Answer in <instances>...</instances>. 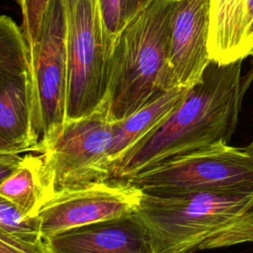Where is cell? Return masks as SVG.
Instances as JSON below:
<instances>
[{"label":"cell","instance_id":"obj_1","mask_svg":"<svg viewBox=\"0 0 253 253\" xmlns=\"http://www.w3.org/2000/svg\"><path fill=\"white\" fill-rule=\"evenodd\" d=\"M242 60H211L181 103L113 167L111 179L127 180L165 159L216 144H228L252 78L241 76Z\"/></svg>","mask_w":253,"mask_h":253},{"label":"cell","instance_id":"obj_2","mask_svg":"<svg viewBox=\"0 0 253 253\" xmlns=\"http://www.w3.org/2000/svg\"><path fill=\"white\" fill-rule=\"evenodd\" d=\"M134 213L153 253H195L253 243V194L142 192Z\"/></svg>","mask_w":253,"mask_h":253},{"label":"cell","instance_id":"obj_3","mask_svg":"<svg viewBox=\"0 0 253 253\" xmlns=\"http://www.w3.org/2000/svg\"><path fill=\"white\" fill-rule=\"evenodd\" d=\"M175 1H151L117 36L108 57V88L102 106L111 122L124 120L169 91L166 65Z\"/></svg>","mask_w":253,"mask_h":253},{"label":"cell","instance_id":"obj_4","mask_svg":"<svg viewBox=\"0 0 253 253\" xmlns=\"http://www.w3.org/2000/svg\"><path fill=\"white\" fill-rule=\"evenodd\" d=\"M67 18L51 0L41 34L28 49L32 152L50 151L67 123Z\"/></svg>","mask_w":253,"mask_h":253},{"label":"cell","instance_id":"obj_5","mask_svg":"<svg viewBox=\"0 0 253 253\" xmlns=\"http://www.w3.org/2000/svg\"><path fill=\"white\" fill-rule=\"evenodd\" d=\"M126 181L159 196L253 194V160L244 149L216 144L165 159Z\"/></svg>","mask_w":253,"mask_h":253},{"label":"cell","instance_id":"obj_6","mask_svg":"<svg viewBox=\"0 0 253 253\" xmlns=\"http://www.w3.org/2000/svg\"><path fill=\"white\" fill-rule=\"evenodd\" d=\"M67 18V121L100 109L108 88V54L96 0H78Z\"/></svg>","mask_w":253,"mask_h":253},{"label":"cell","instance_id":"obj_7","mask_svg":"<svg viewBox=\"0 0 253 253\" xmlns=\"http://www.w3.org/2000/svg\"><path fill=\"white\" fill-rule=\"evenodd\" d=\"M114 138V123L103 107L94 113L67 121L64 130L46 152L55 192L111 179L108 159Z\"/></svg>","mask_w":253,"mask_h":253},{"label":"cell","instance_id":"obj_8","mask_svg":"<svg viewBox=\"0 0 253 253\" xmlns=\"http://www.w3.org/2000/svg\"><path fill=\"white\" fill-rule=\"evenodd\" d=\"M141 190L126 180L109 179L56 191L38 216L47 240L66 230L134 213Z\"/></svg>","mask_w":253,"mask_h":253},{"label":"cell","instance_id":"obj_9","mask_svg":"<svg viewBox=\"0 0 253 253\" xmlns=\"http://www.w3.org/2000/svg\"><path fill=\"white\" fill-rule=\"evenodd\" d=\"M211 0H176L173 6L166 81L169 90L199 82L211 60L209 52Z\"/></svg>","mask_w":253,"mask_h":253},{"label":"cell","instance_id":"obj_10","mask_svg":"<svg viewBox=\"0 0 253 253\" xmlns=\"http://www.w3.org/2000/svg\"><path fill=\"white\" fill-rule=\"evenodd\" d=\"M46 241L51 253H153L135 213L75 227Z\"/></svg>","mask_w":253,"mask_h":253},{"label":"cell","instance_id":"obj_11","mask_svg":"<svg viewBox=\"0 0 253 253\" xmlns=\"http://www.w3.org/2000/svg\"><path fill=\"white\" fill-rule=\"evenodd\" d=\"M209 52L212 60H243L253 49V0H211Z\"/></svg>","mask_w":253,"mask_h":253},{"label":"cell","instance_id":"obj_12","mask_svg":"<svg viewBox=\"0 0 253 253\" xmlns=\"http://www.w3.org/2000/svg\"><path fill=\"white\" fill-rule=\"evenodd\" d=\"M54 193L53 175L45 153L27 152L17 169L0 184V196L27 217L38 216Z\"/></svg>","mask_w":253,"mask_h":253},{"label":"cell","instance_id":"obj_13","mask_svg":"<svg viewBox=\"0 0 253 253\" xmlns=\"http://www.w3.org/2000/svg\"><path fill=\"white\" fill-rule=\"evenodd\" d=\"M0 137L19 153L32 152L29 69L0 76Z\"/></svg>","mask_w":253,"mask_h":253},{"label":"cell","instance_id":"obj_14","mask_svg":"<svg viewBox=\"0 0 253 253\" xmlns=\"http://www.w3.org/2000/svg\"><path fill=\"white\" fill-rule=\"evenodd\" d=\"M188 89L169 90L124 120L114 123V138L108 154L112 170L134 144L157 126L181 103Z\"/></svg>","mask_w":253,"mask_h":253},{"label":"cell","instance_id":"obj_15","mask_svg":"<svg viewBox=\"0 0 253 253\" xmlns=\"http://www.w3.org/2000/svg\"><path fill=\"white\" fill-rule=\"evenodd\" d=\"M29 69L28 46L20 27L0 14V76Z\"/></svg>","mask_w":253,"mask_h":253},{"label":"cell","instance_id":"obj_16","mask_svg":"<svg viewBox=\"0 0 253 253\" xmlns=\"http://www.w3.org/2000/svg\"><path fill=\"white\" fill-rule=\"evenodd\" d=\"M0 232L31 244L45 241L41 232L39 216H25L15 205L2 196H0Z\"/></svg>","mask_w":253,"mask_h":253},{"label":"cell","instance_id":"obj_17","mask_svg":"<svg viewBox=\"0 0 253 253\" xmlns=\"http://www.w3.org/2000/svg\"><path fill=\"white\" fill-rule=\"evenodd\" d=\"M108 57L115 40L126 24V0H96Z\"/></svg>","mask_w":253,"mask_h":253},{"label":"cell","instance_id":"obj_18","mask_svg":"<svg viewBox=\"0 0 253 253\" xmlns=\"http://www.w3.org/2000/svg\"><path fill=\"white\" fill-rule=\"evenodd\" d=\"M51 0H19L22 26L28 49L37 42Z\"/></svg>","mask_w":253,"mask_h":253},{"label":"cell","instance_id":"obj_19","mask_svg":"<svg viewBox=\"0 0 253 253\" xmlns=\"http://www.w3.org/2000/svg\"><path fill=\"white\" fill-rule=\"evenodd\" d=\"M0 253H51L47 241L31 244L0 232Z\"/></svg>","mask_w":253,"mask_h":253},{"label":"cell","instance_id":"obj_20","mask_svg":"<svg viewBox=\"0 0 253 253\" xmlns=\"http://www.w3.org/2000/svg\"><path fill=\"white\" fill-rule=\"evenodd\" d=\"M22 158V153H0V184L17 169Z\"/></svg>","mask_w":253,"mask_h":253},{"label":"cell","instance_id":"obj_21","mask_svg":"<svg viewBox=\"0 0 253 253\" xmlns=\"http://www.w3.org/2000/svg\"><path fill=\"white\" fill-rule=\"evenodd\" d=\"M153 0H126V22L132 18L138 11L144 8Z\"/></svg>","mask_w":253,"mask_h":253},{"label":"cell","instance_id":"obj_22","mask_svg":"<svg viewBox=\"0 0 253 253\" xmlns=\"http://www.w3.org/2000/svg\"><path fill=\"white\" fill-rule=\"evenodd\" d=\"M6 152L19 153L12 145H10L8 142H6L4 139L0 137V153H6Z\"/></svg>","mask_w":253,"mask_h":253},{"label":"cell","instance_id":"obj_23","mask_svg":"<svg viewBox=\"0 0 253 253\" xmlns=\"http://www.w3.org/2000/svg\"><path fill=\"white\" fill-rule=\"evenodd\" d=\"M77 1L78 0H62V3L64 5L65 11H66V14H68L73 9V7L75 6Z\"/></svg>","mask_w":253,"mask_h":253},{"label":"cell","instance_id":"obj_24","mask_svg":"<svg viewBox=\"0 0 253 253\" xmlns=\"http://www.w3.org/2000/svg\"><path fill=\"white\" fill-rule=\"evenodd\" d=\"M244 150H245V152L251 157V159L253 160V140L245 147V148H243Z\"/></svg>","mask_w":253,"mask_h":253},{"label":"cell","instance_id":"obj_25","mask_svg":"<svg viewBox=\"0 0 253 253\" xmlns=\"http://www.w3.org/2000/svg\"><path fill=\"white\" fill-rule=\"evenodd\" d=\"M250 55H252V56H253V49L251 50V52H250Z\"/></svg>","mask_w":253,"mask_h":253}]
</instances>
